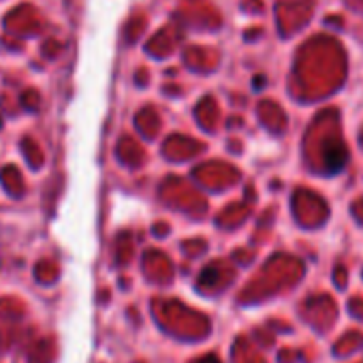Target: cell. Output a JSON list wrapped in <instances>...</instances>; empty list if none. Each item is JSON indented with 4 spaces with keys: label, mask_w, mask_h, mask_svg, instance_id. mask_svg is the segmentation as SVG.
Wrapping results in <instances>:
<instances>
[{
    "label": "cell",
    "mask_w": 363,
    "mask_h": 363,
    "mask_svg": "<svg viewBox=\"0 0 363 363\" xmlns=\"http://www.w3.org/2000/svg\"><path fill=\"white\" fill-rule=\"evenodd\" d=\"M348 160V150L342 141L337 139H331L327 141L325 145V167H327V173L329 175H335L342 171V167L346 164Z\"/></svg>",
    "instance_id": "1"
},
{
    "label": "cell",
    "mask_w": 363,
    "mask_h": 363,
    "mask_svg": "<svg viewBox=\"0 0 363 363\" xmlns=\"http://www.w3.org/2000/svg\"><path fill=\"white\" fill-rule=\"evenodd\" d=\"M197 363H220L214 354H210V357H203V359H199Z\"/></svg>",
    "instance_id": "2"
}]
</instances>
